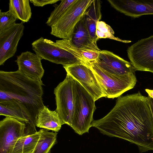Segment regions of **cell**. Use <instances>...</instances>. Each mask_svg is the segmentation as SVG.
I'll return each instance as SVG.
<instances>
[{
    "label": "cell",
    "instance_id": "21",
    "mask_svg": "<svg viewBox=\"0 0 153 153\" xmlns=\"http://www.w3.org/2000/svg\"><path fill=\"white\" fill-rule=\"evenodd\" d=\"M114 32L109 25L102 21H99L97 24L96 34L97 41L100 39L108 38L116 41L128 43L129 41L122 40L114 36Z\"/></svg>",
    "mask_w": 153,
    "mask_h": 153
},
{
    "label": "cell",
    "instance_id": "26",
    "mask_svg": "<svg viewBox=\"0 0 153 153\" xmlns=\"http://www.w3.org/2000/svg\"><path fill=\"white\" fill-rule=\"evenodd\" d=\"M145 90L148 94L149 96L153 98V90L146 89Z\"/></svg>",
    "mask_w": 153,
    "mask_h": 153
},
{
    "label": "cell",
    "instance_id": "3",
    "mask_svg": "<svg viewBox=\"0 0 153 153\" xmlns=\"http://www.w3.org/2000/svg\"><path fill=\"white\" fill-rule=\"evenodd\" d=\"M73 89L74 108L71 126L79 135L88 133L94 120L93 115L96 109L92 96L76 80L74 79Z\"/></svg>",
    "mask_w": 153,
    "mask_h": 153
},
{
    "label": "cell",
    "instance_id": "18",
    "mask_svg": "<svg viewBox=\"0 0 153 153\" xmlns=\"http://www.w3.org/2000/svg\"><path fill=\"white\" fill-rule=\"evenodd\" d=\"M29 2V0H10L8 11L17 19L27 22L32 16Z\"/></svg>",
    "mask_w": 153,
    "mask_h": 153
},
{
    "label": "cell",
    "instance_id": "5",
    "mask_svg": "<svg viewBox=\"0 0 153 153\" xmlns=\"http://www.w3.org/2000/svg\"><path fill=\"white\" fill-rule=\"evenodd\" d=\"M31 45L36 54L52 63L63 65L83 63L64 48L60 40L55 42L41 37Z\"/></svg>",
    "mask_w": 153,
    "mask_h": 153
},
{
    "label": "cell",
    "instance_id": "20",
    "mask_svg": "<svg viewBox=\"0 0 153 153\" xmlns=\"http://www.w3.org/2000/svg\"><path fill=\"white\" fill-rule=\"evenodd\" d=\"M39 131L40 137L33 153H48L56 143L57 133L44 128Z\"/></svg>",
    "mask_w": 153,
    "mask_h": 153
},
{
    "label": "cell",
    "instance_id": "14",
    "mask_svg": "<svg viewBox=\"0 0 153 153\" xmlns=\"http://www.w3.org/2000/svg\"><path fill=\"white\" fill-rule=\"evenodd\" d=\"M42 59L36 54L26 51L17 56L15 62L18 70L25 76L35 80L41 81L44 73L41 63Z\"/></svg>",
    "mask_w": 153,
    "mask_h": 153
},
{
    "label": "cell",
    "instance_id": "16",
    "mask_svg": "<svg viewBox=\"0 0 153 153\" xmlns=\"http://www.w3.org/2000/svg\"><path fill=\"white\" fill-rule=\"evenodd\" d=\"M63 124L59 114L56 111H51L44 106L39 111L36 121L37 127L57 132Z\"/></svg>",
    "mask_w": 153,
    "mask_h": 153
},
{
    "label": "cell",
    "instance_id": "6",
    "mask_svg": "<svg viewBox=\"0 0 153 153\" xmlns=\"http://www.w3.org/2000/svg\"><path fill=\"white\" fill-rule=\"evenodd\" d=\"M93 0H76L51 27V34L70 39L76 25L82 18Z\"/></svg>",
    "mask_w": 153,
    "mask_h": 153
},
{
    "label": "cell",
    "instance_id": "23",
    "mask_svg": "<svg viewBox=\"0 0 153 153\" xmlns=\"http://www.w3.org/2000/svg\"><path fill=\"white\" fill-rule=\"evenodd\" d=\"M17 19L9 11L0 10V35H3L13 27L16 24Z\"/></svg>",
    "mask_w": 153,
    "mask_h": 153
},
{
    "label": "cell",
    "instance_id": "13",
    "mask_svg": "<svg viewBox=\"0 0 153 153\" xmlns=\"http://www.w3.org/2000/svg\"><path fill=\"white\" fill-rule=\"evenodd\" d=\"M22 22L9 31L0 35V65L12 57L16 53L20 39L24 34L25 26Z\"/></svg>",
    "mask_w": 153,
    "mask_h": 153
},
{
    "label": "cell",
    "instance_id": "12",
    "mask_svg": "<svg viewBox=\"0 0 153 153\" xmlns=\"http://www.w3.org/2000/svg\"><path fill=\"white\" fill-rule=\"evenodd\" d=\"M111 6L125 15L137 18L153 15V0H108Z\"/></svg>",
    "mask_w": 153,
    "mask_h": 153
},
{
    "label": "cell",
    "instance_id": "10",
    "mask_svg": "<svg viewBox=\"0 0 153 153\" xmlns=\"http://www.w3.org/2000/svg\"><path fill=\"white\" fill-rule=\"evenodd\" d=\"M25 123L7 117L0 122V153H11L18 140L25 135Z\"/></svg>",
    "mask_w": 153,
    "mask_h": 153
},
{
    "label": "cell",
    "instance_id": "7",
    "mask_svg": "<svg viewBox=\"0 0 153 153\" xmlns=\"http://www.w3.org/2000/svg\"><path fill=\"white\" fill-rule=\"evenodd\" d=\"M74 79L67 74L64 80L54 88L56 108L63 124L71 126L74 108L73 89Z\"/></svg>",
    "mask_w": 153,
    "mask_h": 153
},
{
    "label": "cell",
    "instance_id": "9",
    "mask_svg": "<svg viewBox=\"0 0 153 153\" xmlns=\"http://www.w3.org/2000/svg\"><path fill=\"white\" fill-rule=\"evenodd\" d=\"M67 74L77 81L95 101L105 97L100 84L91 69L83 63L63 65Z\"/></svg>",
    "mask_w": 153,
    "mask_h": 153
},
{
    "label": "cell",
    "instance_id": "22",
    "mask_svg": "<svg viewBox=\"0 0 153 153\" xmlns=\"http://www.w3.org/2000/svg\"><path fill=\"white\" fill-rule=\"evenodd\" d=\"M76 0H62L54 10L51 13L46 22L49 26L51 27L65 12L69 7Z\"/></svg>",
    "mask_w": 153,
    "mask_h": 153
},
{
    "label": "cell",
    "instance_id": "15",
    "mask_svg": "<svg viewBox=\"0 0 153 153\" xmlns=\"http://www.w3.org/2000/svg\"><path fill=\"white\" fill-rule=\"evenodd\" d=\"M69 41L73 46L82 50L101 51L92 39L83 17L74 27Z\"/></svg>",
    "mask_w": 153,
    "mask_h": 153
},
{
    "label": "cell",
    "instance_id": "25",
    "mask_svg": "<svg viewBox=\"0 0 153 153\" xmlns=\"http://www.w3.org/2000/svg\"><path fill=\"white\" fill-rule=\"evenodd\" d=\"M147 97L149 105L153 117V98L149 96Z\"/></svg>",
    "mask_w": 153,
    "mask_h": 153
},
{
    "label": "cell",
    "instance_id": "19",
    "mask_svg": "<svg viewBox=\"0 0 153 153\" xmlns=\"http://www.w3.org/2000/svg\"><path fill=\"white\" fill-rule=\"evenodd\" d=\"M40 136L39 131L19 138L11 153H33Z\"/></svg>",
    "mask_w": 153,
    "mask_h": 153
},
{
    "label": "cell",
    "instance_id": "1",
    "mask_svg": "<svg viewBox=\"0 0 153 153\" xmlns=\"http://www.w3.org/2000/svg\"><path fill=\"white\" fill-rule=\"evenodd\" d=\"M91 127L135 144L141 153L153 150V117L148 97L139 91L119 97L110 112L93 120Z\"/></svg>",
    "mask_w": 153,
    "mask_h": 153
},
{
    "label": "cell",
    "instance_id": "17",
    "mask_svg": "<svg viewBox=\"0 0 153 153\" xmlns=\"http://www.w3.org/2000/svg\"><path fill=\"white\" fill-rule=\"evenodd\" d=\"M101 3L100 0H93L83 17L92 39L96 43L97 41L96 34L97 24L98 22L100 21L102 17Z\"/></svg>",
    "mask_w": 153,
    "mask_h": 153
},
{
    "label": "cell",
    "instance_id": "11",
    "mask_svg": "<svg viewBox=\"0 0 153 153\" xmlns=\"http://www.w3.org/2000/svg\"><path fill=\"white\" fill-rule=\"evenodd\" d=\"M94 62L102 70L112 75L120 76L135 74L130 62L107 50L101 51L98 58Z\"/></svg>",
    "mask_w": 153,
    "mask_h": 153
},
{
    "label": "cell",
    "instance_id": "4",
    "mask_svg": "<svg viewBox=\"0 0 153 153\" xmlns=\"http://www.w3.org/2000/svg\"><path fill=\"white\" fill-rule=\"evenodd\" d=\"M85 65L94 73L106 98L118 97L124 93L133 88L136 83L135 74L123 76H114L102 70L94 61Z\"/></svg>",
    "mask_w": 153,
    "mask_h": 153
},
{
    "label": "cell",
    "instance_id": "24",
    "mask_svg": "<svg viewBox=\"0 0 153 153\" xmlns=\"http://www.w3.org/2000/svg\"><path fill=\"white\" fill-rule=\"evenodd\" d=\"M59 1V0H30V1L35 6L42 7L47 4L55 3Z\"/></svg>",
    "mask_w": 153,
    "mask_h": 153
},
{
    "label": "cell",
    "instance_id": "2",
    "mask_svg": "<svg viewBox=\"0 0 153 153\" xmlns=\"http://www.w3.org/2000/svg\"><path fill=\"white\" fill-rule=\"evenodd\" d=\"M42 81L35 80L19 70L0 71V102L12 100L17 102L30 117L32 128L36 132V121L40 110L45 106Z\"/></svg>",
    "mask_w": 153,
    "mask_h": 153
},
{
    "label": "cell",
    "instance_id": "8",
    "mask_svg": "<svg viewBox=\"0 0 153 153\" xmlns=\"http://www.w3.org/2000/svg\"><path fill=\"white\" fill-rule=\"evenodd\" d=\"M127 52L135 71L153 73V35L139 40L128 47Z\"/></svg>",
    "mask_w": 153,
    "mask_h": 153
}]
</instances>
